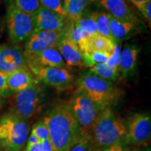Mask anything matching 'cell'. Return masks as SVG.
<instances>
[{
	"label": "cell",
	"instance_id": "obj_19",
	"mask_svg": "<svg viewBox=\"0 0 151 151\" xmlns=\"http://www.w3.org/2000/svg\"><path fill=\"white\" fill-rule=\"evenodd\" d=\"M115 43L109 38L95 33L84 41L82 46L80 47V50L82 53L92 51L106 52L111 53L114 48Z\"/></svg>",
	"mask_w": 151,
	"mask_h": 151
},
{
	"label": "cell",
	"instance_id": "obj_35",
	"mask_svg": "<svg viewBox=\"0 0 151 151\" xmlns=\"http://www.w3.org/2000/svg\"><path fill=\"white\" fill-rule=\"evenodd\" d=\"M129 1L135 6L136 8L139 9L143 4L148 2V1H151V0H129Z\"/></svg>",
	"mask_w": 151,
	"mask_h": 151
},
{
	"label": "cell",
	"instance_id": "obj_40",
	"mask_svg": "<svg viewBox=\"0 0 151 151\" xmlns=\"http://www.w3.org/2000/svg\"><path fill=\"white\" fill-rule=\"evenodd\" d=\"M132 151H139V150H133Z\"/></svg>",
	"mask_w": 151,
	"mask_h": 151
},
{
	"label": "cell",
	"instance_id": "obj_10",
	"mask_svg": "<svg viewBox=\"0 0 151 151\" xmlns=\"http://www.w3.org/2000/svg\"><path fill=\"white\" fill-rule=\"evenodd\" d=\"M66 28V27H65ZM65 28L59 32H46L34 30L27 39L24 56L34 55L50 48H57L63 37Z\"/></svg>",
	"mask_w": 151,
	"mask_h": 151
},
{
	"label": "cell",
	"instance_id": "obj_38",
	"mask_svg": "<svg viewBox=\"0 0 151 151\" xmlns=\"http://www.w3.org/2000/svg\"><path fill=\"white\" fill-rule=\"evenodd\" d=\"M146 151H150V148H147V149H146Z\"/></svg>",
	"mask_w": 151,
	"mask_h": 151
},
{
	"label": "cell",
	"instance_id": "obj_15",
	"mask_svg": "<svg viewBox=\"0 0 151 151\" xmlns=\"http://www.w3.org/2000/svg\"><path fill=\"white\" fill-rule=\"evenodd\" d=\"M97 2L113 18L124 21L139 22L137 16L125 0H98Z\"/></svg>",
	"mask_w": 151,
	"mask_h": 151
},
{
	"label": "cell",
	"instance_id": "obj_39",
	"mask_svg": "<svg viewBox=\"0 0 151 151\" xmlns=\"http://www.w3.org/2000/svg\"><path fill=\"white\" fill-rule=\"evenodd\" d=\"M1 147H2V146H1V143H0V150H1Z\"/></svg>",
	"mask_w": 151,
	"mask_h": 151
},
{
	"label": "cell",
	"instance_id": "obj_30",
	"mask_svg": "<svg viewBox=\"0 0 151 151\" xmlns=\"http://www.w3.org/2000/svg\"><path fill=\"white\" fill-rule=\"evenodd\" d=\"M26 151H54L50 140L41 141L32 146H27Z\"/></svg>",
	"mask_w": 151,
	"mask_h": 151
},
{
	"label": "cell",
	"instance_id": "obj_28",
	"mask_svg": "<svg viewBox=\"0 0 151 151\" xmlns=\"http://www.w3.org/2000/svg\"><path fill=\"white\" fill-rule=\"evenodd\" d=\"M91 136L89 134L82 135L80 139L69 151H90L92 146Z\"/></svg>",
	"mask_w": 151,
	"mask_h": 151
},
{
	"label": "cell",
	"instance_id": "obj_18",
	"mask_svg": "<svg viewBox=\"0 0 151 151\" xmlns=\"http://www.w3.org/2000/svg\"><path fill=\"white\" fill-rule=\"evenodd\" d=\"M138 23L118 20L109 14V27L113 41L120 43L127 39L137 30Z\"/></svg>",
	"mask_w": 151,
	"mask_h": 151
},
{
	"label": "cell",
	"instance_id": "obj_1",
	"mask_svg": "<svg viewBox=\"0 0 151 151\" xmlns=\"http://www.w3.org/2000/svg\"><path fill=\"white\" fill-rule=\"evenodd\" d=\"M48 126L54 151H69L82 134L69 102L55 105L43 119Z\"/></svg>",
	"mask_w": 151,
	"mask_h": 151
},
{
	"label": "cell",
	"instance_id": "obj_9",
	"mask_svg": "<svg viewBox=\"0 0 151 151\" xmlns=\"http://www.w3.org/2000/svg\"><path fill=\"white\" fill-rule=\"evenodd\" d=\"M29 69L38 82L57 89H65L74 80V76L66 68L34 67Z\"/></svg>",
	"mask_w": 151,
	"mask_h": 151
},
{
	"label": "cell",
	"instance_id": "obj_4",
	"mask_svg": "<svg viewBox=\"0 0 151 151\" xmlns=\"http://www.w3.org/2000/svg\"><path fill=\"white\" fill-rule=\"evenodd\" d=\"M35 83L24 90L16 93L11 101V114L25 120L40 111L46 99L44 88Z\"/></svg>",
	"mask_w": 151,
	"mask_h": 151
},
{
	"label": "cell",
	"instance_id": "obj_14",
	"mask_svg": "<svg viewBox=\"0 0 151 151\" xmlns=\"http://www.w3.org/2000/svg\"><path fill=\"white\" fill-rule=\"evenodd\" d=\"M24 57L28 68L34 67H67L61 54L56 48H50L38 53Z\"/></svg>",
	"mask_w": 151,
	"mask_h": 151
},
{
	"label": "cell",
	"instance_id": "obj_33",
	"mask_svg": "<svg viewBox=\"0 0 151 151\" xmlns=\"http://www.w3.org/2000/svg\"><path fill=\"white\" fill-rule=\"evenodd\" d=\"M103 151H127V148L122 142H119L103 149Z\"/></svg>",
	"mask_w": 151,
	"mask_h": 151
},
{
	"label": "cell",
	"instance_id": "obj_31",
	"mask_svg": "<svg viewBox=\"0 0 151 151\" xmlns=\"http://www.w3.org/2000/svg\"><path fill=\"white\" fill-rule=\"evenodd\" d=\"M150 9H151V1L145 3L144 4H143L140 8L138 9V10L140 11L141 14H142V16L144 17V18L147 20V22H148L149 27H150V24H151Z\"/></svg>",
	"mask_w": 151,
	"mask_h": 151
},
{
	"label": "cell",
	"instance_id": "obj_22",
	"mask_svg": "<svg viewBox=\"0 0 151 151\" xmlns=\"http://www.w3.org/2000/svg\"><path fill=\"white\" fill-rule=\"evenodd\" d=\"M89 16L95 22L97 33L113 40L109 27V14L108 13L105 11H92Z\"/></svg>",
	"mask_w": 151,
	"mask_h": 151
},
{
	"label": "cell",
	"instance_id": "obj_37",
	"mask_svg": "<svg viewBox=\"0 0 151 151\" xmlns=\"http://www.w3.org/2000/svg\"><path fill=\"white\" fill-rule=\"evenodd\" d=\"M1 104H2V101H1V99H0V107L1 106Z\"/></svg>",
	"mask_w": 151,
	"mask_h": 151
},
{
	"label": "cell",
	"instance_id": "obj_11",
	"mask_svg": "<svg viewBox=\"0 0 151 151\" xmlns=\"http://www.w3.org/2000/svg\"><path fill=\"white\" fill-rule=\"evenodd\" d=\"M27 67L24 54L20 49L8 45L0 46V72L8 76Z\"/></svg>",
	"mask_w": 151,
	"mask_h": 151
},
{
	"label": "cell",
	"instance_id": "obj_17",
	"mask_svg": "<svg viewBox=\"0 0 151 151\" xmlns=\"http://www.w3.org/2000/svg\"><path fill=\"white\" fill-rule=\"evenodd\" d=\"M37 82L35 76L28 67L11 73L6 78L8 90L15 93L24 90Z\"/></svg>",
	"mask_w": 151,
	"mask_h": 151
},
{
	"label": "cell",
	"instance_id": "obj_20",
	"mask_svg": "<svg viewBox=\"0 0 151 151\" xmlns=\"http://www.w3.org/2000/svg\"><path fill=\"white\" fill-rule=\"evenodd\" d=\"M88 3V0H64L63 5L66 18L70 22L74 23L83 16Z\"/></svg>",
	"mask_w": 151,
	"mask_h": 151
},
{
	"label": "cell",
	"instance_id": "obj_36",
	"mask_svg": "<svg viewBox=\"0 0 151 151\" xmlns=\"http://www.w3.org/2000/svg\"><path fill=\"white\" fill-rule=\"evenodd\" d=\"M4 2L6 4H8L9 6L12 4L13 2H14V0H3Z\"/></svg>",
	"mask_w": 151,
	"mask_h": 151
},
{
	"label": "cell",
	"instance_id": "obj_16",
	"mask_svg": "<svg viewBox=\"0 0 151 151\" xmlns=\"http://www.w3.org/2000/svg\"><path fill=\"white\" fill-rule=\"evenodd\" d=\"M139 52L140 48L134 44H127L122 48L118 65V71L123 78L129 76L134 71Z\"/></svg>",
	"mask_w": 151,
	"mask_h": 151
},
{
	"label": "cell",
	"instance_id": "obj_3",
	"mask_svg": "<svg viewBox=\"0 0 151 151\" xmlns=\"http://www.w3.org/2000/svg\"><path fill=\"white\" fill-rule=\"evenodd\" d=\"M77 86L78 90L84 92L101 111L116 104L122 94L113 83L104 80L89 71L81 76L77 81Z\"/></svg>",
	"mask_w": 151,
	"mask_h": 151
},
{
	"label": "cell",
	"instance_id": "obj_8",
	"mask_svg": "<svg viewBox=\"0 0 151 151\" xmlns=\"http://www.w3.org/2000/svg\"><path fill=\"white\" fill-rule=\"evenodd\" d=\"M124 141L130 144H141L149 140L151 132V118L146 113L134 114L125 122Z\"/></svg>",
	"mask_w": 151,
	"mask_h": 151
},
{
	"label": "cell",
	"instance_id": "obj_41",
	"mask_svg": "<svg viewBox=\"0 0 151 151\" xmlns=\"http://www.w3.org/2000/svg\"><path fill=\"white\" fill-rule=\"evenodd\" d=\"M90 151H92V148H91V150H90Z\"/></svg>",
	"mask_w": 151,
	"mask_h": 151
},
{
	"label": "cell",
	"instance_id": "obj_7",
	"mask_svg": "<svg viewBox=\"0 0 151 151\" xmlns=\"http://www.w3.org/2000/svg\"><path fill=\"white\" fill-rule=\"evenodd\" d=\"M6 20L9 38L15 44L27 40L35 29L32 15L19 10L13 4L9 6Z\"/></svg>",
	"mask_w": 151,
	"mask_h": 151
},
{
	"label": "cell",
	"instance_id": "obj_32",
	"mask_svg": "<svg viewBox=\"0 0 151 151\" xmlns=\"http://www.w3.org/2000/svg\"><path fill=\"white\" fill-rule=\"evenodd\" d=\"M7 75L0 72V97L9 91L6 83Z\"/></svg>",
	"mask_w": 151,
	"mask_h": 151
},
{
	"label": "cell",
	"instance_id": "obj_26",
	"mask_svg": "<svg viewBox=\"0 0 151 151\" xmlns=\"http://www.w3.org/2000/svg\"><path fill=\"white\" fill-rule=\"evenodd\" d=\"M40 6L53 11L66 18V14L62 0H39Z\"/></svg>",
	"mask_w": 151,
	"mask_h": 151
},
{
	"label": "cell",
	"instance_id": "obj_24",
	"mask_svg": "<svg viewBox=\"0 0 151 151\" xmlns=\"http://www.w3.org/2000/svg\"><path fill=\"white\" fill-rule=\"evenodd\" d=\"M73 24L88 37L94 35V34L97 33V26H96L95 22L89 15L86 17H83V16Z\"/></svg>",
	"mask_w": 151,
	"mask_h": 151
},
{
	"label": "cell",
	"instance_id": "obj_21",
	"mask_svg": "<svg viewBox=\"0 0 151 151\" xmlns=\"http://www.w3.org/2000/svg\"><path fill=\"white\" fill-rule=\"evenodd\" d=\"M89 72L109 82H114L119 77L118 68L109 66L106 63L97 64L89 68Z\"/></svg>",
	"mask_w": 151,
	"mask_h": 151
},
{
	"label": "cell",
	"instance_id": "obj_13",
	"mask_svg": "<svg viewBox=\"0 0 151 151\" xmlns=\"http://www.w3.org/2000/svg\"><path fill=\"white\" fill-rule=\"evenodd\" d=\"M56 48L61 54L67 67H84L82 52L79 47L69 37L67 30V25L66 26L65 35L58 43Z\"/></svg>",
	"mask_w": 151,
	"mask_h": 151
},
{
	"label": "cell",
	"instance_id": "obj_2",
	"mask_svg": "<svg viewBox=\"0 0 151 151\" xmlns=\"http://www.w3.org/2000/svg\"><path fill=\"white\" fill-rule=\"evenodd\" d=\"M125 135V122L111 108L101 111L90 131L91 140L96 146L101 148L122 142Z\"/></svg>",
	"mask_w": 151,
	"mask_h": 151
},
{
	"label": "cell",
	"instance_id": "obj_29",
	"mask_svg": "<svg viewBox=\"0 0 151 151\" xmlns=\"http://www.w3.org/2000/svg\"><path fill=\"white\" fill-rule=\"evenodd\" d=\"M121 47H120V44L118 43H115L114 48L112 52H111V57L108 60V62H106V64H108L111 67L118 68V65L119 62H120V54H121Z\"/></svg>",
	"mask_w": 151,
	"mask_h": 151
},
{
	"label": "cell",
	"instance_id": "obj_5",
	"mask_svg": "<svg viewBox=\"0 0 151 151\" xmlns=\"http://www.w3.org/2000/svg\"><path fill=\"white\" fill-rule=\"evenodd\" d=\"M28 134L29 127L25 120L12 114L0 119V143L7 150H21Z\"/></svg>",
	"mask_w": 151,
	"mask_h": 151
},
{
	"label": "cell",
	"instance_id": "obj_27",
	"mask_svg": "<svg viewBox=\"0 0 151 151\" xmlns=\"http://www.w3.org/2000/svg\"><path fill=\"white\" fill-rule=\"evenodd\" d=\"M32 134L37 137L40 141L49 140V131L48 126L44 120H42L33 126Z\"/></svg>",
	"mask_w": 151,
	"mask_h": 151
},
{
	"label": "cell",
	"instance_id": "obj_23",
	"mask_svg": "<svg viewBox=\"0 0 151 151\" xmlns=\"http://www.w3.org/2000/svg\"><path fill=\"white\" fill-rule=\"evenodd\" d=\"M111 53L106 52L92 51L83 53L84 67H91L97 64L106 63L110 58Z\"/></svg>",
	"mask_w": 151,
	"mask_h": 151
},
{
	"label": "cell",
	"instance_id": "obj_25",
	"mask_svg": "<svg viewBox=\"0 0 151 151\" xmlns=\"http://www.w3.org/2000/svg\"><path fill=\"white\" fill-rule=\"evenodd\" d=\"M15 6L26 14L33 15L40 7L39 0H14Z\"/></svg>",
	"mask_w": 151,
	"mask_h": 151
},
{
	"label": "cell",
	"instance_id": "obj_34",
	"mask_svg": "<svg viewBox=\"0 0 151 151\" xmlns=\"http://www.w3.org/2000/svg\"><path fill=\"white\" fill-rule=\"evenodd\" d=\"M27 146H32L34 144H36V143L40 142V140L37 137H36L35 134L31 133V134L29 137H27Z\"/></svg>",
	"mask_w": 151,
	"mask_h": 151
},
{
	"label": "cell",
	"instance_id": "obj_12",
	"mask_svg": "<svg viewBox=\"0 0 151 151\" xmlns=\"http://www.w3.org/2000/svg\"><path fill=\"white\" fill-rule=\"evenodd\" d=\"M34 30L59 32L66 27L65 18L53 11L40 6L32 15Z\"/></svg>",
	"mask_w": 151,
	"mask_h": 151
},
{
	"label": "cell",
	"instance_id": "obj_6",
	"mask_svg": "<svg viewBox=\"0 0 151 151\" xmlns=\"http://www.w3.org/2000/svg\"><path fill=\"white\" fill-rule=\"evenodd\" d=\"M69 103L71 112L80 127L81 134H90L92 125L101 113V109L79 90H77Z\"/></svg>",
	"mask_w": 151,
	"mask_h": 151
}]
</instances>
